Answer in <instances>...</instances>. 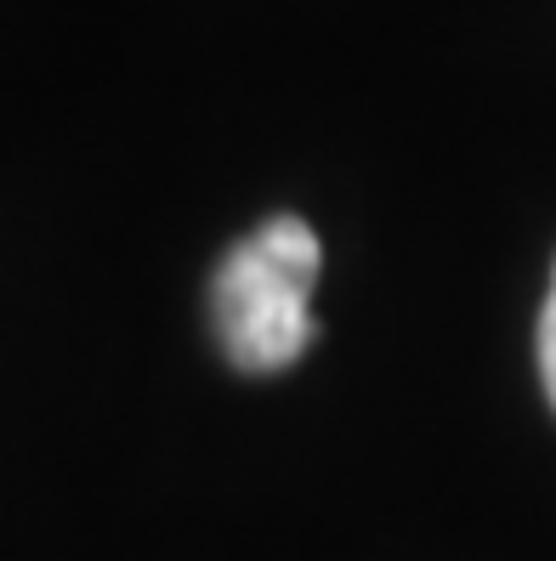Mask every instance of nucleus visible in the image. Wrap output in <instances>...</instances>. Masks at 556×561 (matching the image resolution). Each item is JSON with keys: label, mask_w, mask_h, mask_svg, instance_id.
<instances>
[{"label": "nucleus", "mask_w": 556, "mask_h": 561, "mask_svg": "<svg viewBox=\"0 0 556 561\" xmlns=\"http://www.w3.org/2000/svg\"><path fill=\"white\" fill-rule=\"evenodd\" d=\"M324 244L302 216H273L245 233L211 273L216 346L245 375H279L318 341L313 284Z\"/></svg>", "instance_id": "1"}, {"label": "nucleus", "mask_w": 556, "mask_h": 561, "mask_svg": "<svg viewBox=\"0 0 556 561\" xmlns=\"http://www.w3.org/2000/svg\"><path fill=\"white\" fill-rule=\"evenodd\" d=\"M540 380H545V398L556 409V273H551L545 307H540Z\"/></svg>", "instance_id": "2"}]
</instances>
